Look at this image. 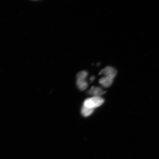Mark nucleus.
<instances>
[{
	"instance_id": "obj_1",
	"label": "nucleus",
	"mask_w": 159,
	"mask_h": 159,
	"mask_svg": "<svg viewBox=\"0 0 159 159\" xmlns=\"http://www.w3.org/2000/svg\"><path fill=\"white\" fill-rule=\"evenodd\" d=\"M88 73L85 70L80 71L76 75V84L77 87L81 91H84L87 88L88 83L86 81Z\"/></svg>"
},
{
	"instance_id": "obj_2",
	"label": "nucleus",
	"mask_w": 159,
	"mask_h": 159,
	"mask_svg": "<svg viewBox=\"0 0 159 159\" xmlns=\"http://www.w3.org/2000/svg\"><path fill=\"white\" fill-rule=\"evenodd\" d=\"M104 102V99L101 97H93L85 99L83 105L88 108L94 109L101 106Z\"/></svg>"
},
{
	"instance_id": "obj_3",
	"label": "nucleus",
	"mask_w": 159,
	"mask_h": 159,
	"mask_svg": "<svg viewBox=\"0 0 159 159\" xmlns=\"http://www.w3.org/2000/svg\"><path fill=\"white\" fill-rule=\"evenodd\" d=\"M117 71L114 67L107 66L104 69L101 70L99 73V75H104L105 76H112L115 77L117 75Z\"/></svg>"
},
{
	"instance_id": "obj_4",
	"label": "nucleus",
	"mask_w": 159,
	"mask_h": 159,
	"mask_svg": "<svg viewBox=\"0 0 159 159\" xmlns=\"http://www.w3.org/2000/svg\"><path fill=\"white\" fill-rule=\"evenodd\" d=\"M115 77L112 76H105L99 80V84L105 88H108L112 84Z\"/></svg>"
},
{
	"instance_id": "obj_5",
	"label": "nucleus",
	"mask_w": 159,
	"mask_h": 159,
	"mask_svg": "<svg viewBox=\"0 0 159 159\" xmlns=\"http://www.w3.org/2000/svg\"><path fill=\"white\" fill-rule=\"evenodd\" d=\"M105 93V91L99 87H92L89 91V94L93 95L94 97H100Z\"/></svg>"
},
{
	"instance_id": "obj_6",
	"label": "nucleus",
	"mask_w": 159,
	"mask_h": 159,
	"mask_svg": "<svg viewBox=\"0 0 159 159\" xmlns=\"http://www.w3.org/2000/svg\"><path fill=\"white\" fill-rule=\"evenodd\" d=\"M94 110V109L89 108L83 105L81 109V113L84 117H88L93 114Z\"/></svg>"
},
{
	"instance_id": "obj_7",
	"label": "nucleus",
	"mask_w": 159,
	"mask_h": 159,
	"mask_svg": "<svg viewBox=\"0 0 159 159\" xmlns=\"http://www.w3.org/2000/svg\"><path fill=\"white\" fill-rule=\"evenodd\" d=\"M95 79V76H91L90 77V78L89 79V80H90V81H91V82H92Z\"/></svg>"
}]
</instances>
